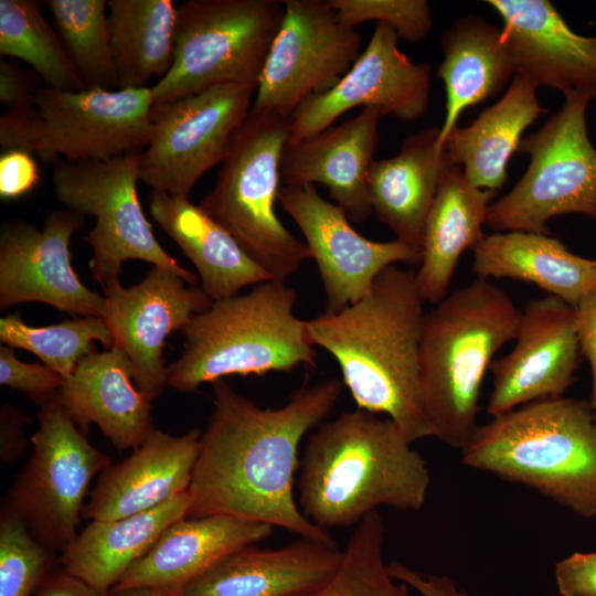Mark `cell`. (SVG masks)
<instances>
[{
	"instance_id": "cell-1",
	"label": "cell",
	"mask_w": 596,
	"mask_h": 596,
	"mask_svg": "<svg viewBox=\"0 0 596 596\" xmlns=\"http://www.w3.org/2000/svg\"><path fill=\"white\" fill-rule=\"evenodd\" d=\"M212 385L214 408L201 436L187 518L231 515L334 543L301 512L294 481L302 438L331 412L343 383L302 386L277 408L257 406L224 380Z\"/></svg>"
},
{
	"instance_id": "cell-2",
	"label": "cell",
	"mask_w": 596,
	"mask_h": 596,
	"mask_svg": "<svg viewBox=\"0 0 596 596\" xmlns=\"http://www.w3.org/2000/svg\"><path fill=\"white\" fill-rule=\"evenodd\" d=\"M423 304L416 272L393 265L359 301L306 320L311 344L338 362L358 408L385 414L412 444L433 436L421 392Z\"/></svg>"
},
{
	"instance_id": "cell-3",
	"label": "cell",
	"mask_w": 596,
	"mask_h": 596,
	"mask_svg": "<svg viewBox=\"0 0 596 596\" xmlns=\"http://www.w3.org/2000/svg\"><path fill=\"white\" fill-rule=\"evenodd\" d=\"M430 475L389 417L356 408L322 422L308 437L298 479V505L317 526L358 524L381 505L418 511Z\"/></svg>"
},
{
	"instance_id": "cell-4",
	"label": "cell",
	"mask_w": 596,
	"mask_h": 596,
	"mask_svg": "<svg viewBox=\"0 0 596 596\" xmlns=\"http://www.w3.org/2000/svg\"><path fill=\"white\" fill-rule=\"evenodd\" d=\"M461 459L581 517L596 515V419L589 402L549 397L492 416L473 429Z\"/></svg>"
},
{
	"instance_id": "cell-5",
	"label": "cell",
	"mask_w": 596,
	"mask_h": 596,
	"mask_svg": "<svg viewBox=\"0 0 596 596\" xmlns=\"http://www.w3.org/2000/svg\"><path fill=\"white\" fill-rule=\"evenodd\" d=\"M521 311L488 279L448 294L425 313L421 392L433 436L462 449L477 427L479 397L493 355L515 339Z\"/></svg>"
},
{
	"instance_id": "cell-6",
	"label": "cell",
	"mask_w": 596,
	"mask_h": 596,
	"mask_svg": "<svg viewBox=\"0 0 596 596\" xmlns=\"http://www.w3.org/2000/svg\"><path fill=\"white\" fill-rule=\"evenodd\" d=\"M296 290L272 279L219 301L183 329L181 355L168 366V385L183 393L230 375H264L316 365Z\"/></svg>"
},
{
	"instance_id": "cell-7",
	"label": "cell",
	"mask_w": 596,
	"mask_h": 596,
	"mask_svg": "<svg viewBox=\"0 0 596 596\" xmlns=\"http://www.w3.org/2000/svg\"><path fill=\"white\" fill-rule=\"evenodd\" d=\"M288 138V117L252 109L233 137L214 187L199 204L273 279L283 281L311 258L307 244L275 212Z\"/></svg>"
},
{
	"instance_id": "cell-8",
	"label": "cell",
	"mask_w": 596,
	"mask_h": 596,
	"mask_svg": "<svg viewBox=\"0 0 596 596\" xmlns=\"http://www.w3.org/2000/svg\"><path fill=\"white\" fill-rule=\"evenodd\" d=\"M151 86L63 91L42 86L32 103L0 117L3 151L23 150L44 162L109 160L142 151L151 132Z\"/></svg>"
},
{
	"instance_id": "cell-9",
	"label": "cell",
	"mask_w": 596,
	"mask_h": 596,
	"mask_svg": "<svg viewBox=\"0 0 596 596\" xmlns=\"http://www.w3.org/2000/svg\"><path fill=\"white\" fill-rule=\"evenodd\" d=\"M277 0H188L177 6L173 63L153 105L214 86L257 85L284 18Z\"/></svg>"
},
{
	"instance_id": "cell-10",
	"label": "cell",
	"mask_w": 596,
	"mask_h": 596,
	"mask_svg": "<svg viewBox=\"0 0 596 596\" xmlns=\"http://www.w3.org/2000/svg\"><path fill=\"white\" fill-rule=\"evenodd\" d=\"M592 94L573 92L538 131L518 148L530 163L517 184L493 201L486 225L498 232L547 234V222L578 213L596 220V148L587 135Z\"/></svg>"
},
{
	"instance_id": "cell-11",
	"label": "cell",
	"mask_w": 596,
	"mask_h": 596,
	"mask_svg": "<svg viewBox=\"0 0 596 596\" xmlns=\"http://www.w3.org/2000/svg\"><path fill=\"white\" fill-rule=\"evenodd\" d=\"M141 152L109 160L60 161L53 172L54 194L67 210L95 217V226L84 237L93 251L94 281L103 286L119 278L123 264L138 259L169 269L194 286L195 274L162 248L142 211L137 190Z\"/></svg>"
},
{
	"instance_id": "cell-12",
	"label": "cell",
	"mask_w": 596,
	"mask_h": 596,
	"mask_svg": "<svg viewBox=\"0 0 596 596\" xmlns=\"http://www.w3.org/2000/svg\"><path fill=\"white\" fill-rule=\"evenodd\" d=\"M29 460L15 477L6 504L51 551H63L77 535L84 500L109 456L94 447L60 398L42 406Z\"/></svg>"
},
{
	"instance_id": "cell-13",
	"label": "cell",
	"mask_w": 596,
	"mask_h": 596,
	"mask_svg": "<svg viewBox=\"0 0 596 596\" xmlns=\"http://www.w3.org/2000/svg\"><path fill=\"white\" fill-rule=\"evenodd\" d=\"M256 88L231 83L153 105L140 180L152 191L189 198L202 175L226 159Z\"/></svg>"
},
{
	"instance_id": "cell-14",
	"label": "cell",
	"mask_w": 596,
	"mask_h": 596,
	"mask_svg": "<svg viewBox=\"0 0 596 596\" xmlns=\"http://www.w3.org/2000/svg\"><path fill=\"white\" fill-rule=\"evenodd\" d=\"M284 18L260 73L252 109L289 115L334 86L361 54L362 38L328 0H284Z\"/></svg>"
},
{
	"instance_id": "cell-15",
	"label": "cell",
	"mask_w": 596,
	"mask_h": 596,
	"mask_svg": "<svg viewBox=\"0 0 596 596\" xmlns=\"http://www.w3.org/2000/svg\"><path fill=\"white\" fill-rule=\"evenodd\" d=\"M430 66L413 63L398 49L396 31L376 23L369 44L330 89L304 99L289 115L288 142L296 143L328 129L355 107L414 121L427 110Z\"/></svg>"
},
{
	"instance_id": "cell-16",
	"label": "cell",
	"mask_w": 596,
	"mask_h": 596,
	"mask_svg": "<svg viewBox=\"0 0 596 596\" xmlns=\"http://www.w3.org/2000/svg\"><path fill=\"white\" fill-rule=\"evenodd\" d=\"M278 201L302 232L317 264L327 312H338L365 297L387 267L419 265L421 252L405 242H375L362 236L344 210L324 200L313 185H283Z\"/></svg>"
},
{
	"instance_id": "cell-17",
	"label": "cell",
	"mask_w": 596,
	"mask_h": 596,
	"mask_svg": "<svg viewBox=\"0 0 596 596\" xmlns=\"http://www.w3.org/2000/svg\"><path fill=\"white\" fill-rule=\"evenodd\" d=\"M178 274L153 266L137 285L126 288L119 278L103 285L104 320L115 347L134 366V382L150 401L168 385L163 363L166 339L183 331L194 316L214 302L201 287L185 286Z\"/></svg>"
},
{
	"instance_id": "cell-18",
	"label": "cell",
	"mask_w": 596,
	"mask_h": 596,
	"mask_svg": "<svg viewBox=\"0 0 596 596\" xmlns=\"http://www.w3.org/2000/svg\"><path fill=\"white\" fill-rule=\"evenodd\" d=\"M79 214L52 211L43 230L10 221L0 232V308L39 301L82 317H104L106 301L92 291L71 264L70 241Z\"/></svg>"
},
{
	"instance_id": "cell-19",
	"label": "cell",
	"mask_w": 596,
	"mask_h": 596,
	"mask_svg": "<svg viewBox=\"0 0 596 596\" xmlns=\"http://www.w3.org/2000/svg\"><path fill=\"white\" fill-rule=\"evenodd\" d=\"M514 340L512 351L490 365L491 416L560 397L574 382L581 353L575 308L551 295L531 300L521 311Z\"/></svg>"
},
{
	"instance_id": "cell-20",
	"label": "cell",
	"mask_w": 596,
	"mask_h": 596,
	"mask_svg": "<svg viewBox=\"0 0 596 596\" xmlns=\"http://www.w3.org/2000/svg\"><path fill=\"white\" fill-rule=\"evenodd\" d=\"M514 72L536 87L596 97V36L575 33L547 0H488Z\"/></svg>"
},
{
	"instance_id": "cell-21",
	"label": "cell",
	"mask_w": 596,
	"mask_h": 596,
	"mask_svg": "<svg viewBox=\"0 0 596 596\" xmlns=\"http://www.w3.org/2000/svg\"><path fill=\"white\" fill-rule=\"evenodd\" d=\"M381 113L362 108L354 117L320 134L286 142L280 161L281 183L301 187L320 183L348 217L361 223L373 210L369 172L377 147Z\"/></svg>"
},
{
	"instance_id": "cell-22",
	"label": "cell",
	"mask_w": 596,
	"mask_h": 596,
	"mask_svg": "<svg viewBox=\"0 0 596 596\" xmlns=\"http://www.w3.org/2000/svg\"><path fill=\"white\" fill-rule=\"evenodd\" d=\"M202 433L180 436L153 429L132 454L100 475L83 510L85 519L114 520L155 509L189 490Z\"/></svg>"
},
{
	"instance_id": "cell-23",
	"label": "cell",
	"mask_w": 596,
	"mask_h": 596,
	"mask_svg": "<svg viewBox=\"0 0 596 596\" xmlns=\"http://www.w3.org/2000/svg\"><path fill=\"white\" fill-rule=\"evenodd\" d=\"M337 543L300 538L279 549L246 546L188 584L183 596H310L338 571Z\"/></svg>"
},
{
	"instance_id": "cell-24",
	"label": "cell",
	"mask_w": 596,
	"mask_h": 596,
	"mask_svg": "<svg viewBox=\"0 0 596 596\" xmlns=\"http://www.w3.org/2000/svg\"><path fill=\"white\" fill-rule=\"evenodd\" d=\"M274 526L231 515L183 518L169 525L151 549L111 589H183L231 554L268 538Z\"/></svg>"
},
{
	"instance_id": "cell-25",
	"label": "cell",
	"mask_w": 596,
	"mask_h": 596,
	"mask_svg": "<svg viewBox=\"0 0 596 596\" xmlns=\"http://www.w3.org/2000/svg\"><path fill=\"white\" fill-rule=\"evenodd\" d=\"M134 377L132 363L119 348L93 351L77 363L58 398L82 432L95 424L117 449H136L155 428L152 401Z\"/></svg>"
},
{
	"instance_id": "cell-26",
	"label": "cell",
	"mask_w": 596,
	"mask_h": 596,
	"mask_svg": "<svg viewBox=\"0 0 596 596\" xmlns=\"http://www.w3.org/2000/svg\"><path fill=\"white\" fill-rule=\"evenodd\" d=\"M440 127L404 139L392 158L374 160L369 172L373 213L396 238L422 254L425 222L441 177L450 164L439 146Z\"/></svg>"
},
{
	"instance_id": "cell-27",
	"label": "cell",
	"mask_w": 596,
	"mask_h": 596,
	"mask_svg": "<svg viewBox=\"0 0 596 596\" xmlns=\"http://www.w3.org/2000/svg\"><path fill=\"white\" fill-rule=\"evenodd\" d=\"M149 207L155 221L192 262L201 288L213 301L273 279L225 228L189 198L151 191Z\"/></svg>"
},
{
	"instance_id": "cell-28",
	"label": "cell",
	"mask_w": 596,
	"mask_h": 596,
	"mask_svg": "<svg viewBox=\"0 0 596 596\" xmlns=\"http://www.w3.org/2000/svg\"><path fill=\"white\" fill-rule=\"evenodd\" d=\"M471 251L477 278L532 283L573 308L596 289V260L575 255L547 234H485Z\"/></svg>"
},
{
	"instance_id": "cell-29",
	"label": "cell",
	"mask_w": 596,
	"mask_h": 596,
	"mask_svg": "<svg viewBox=\"0 0 596 596\" xmlns=\"http://www.w3.org/2000/svg\"><path fill=\"white\" fill-rule=\"evenodd\" d=\"M494 196V191L470 184L459 166L446 168L425 222L416 272L424 302L435 305L448 295L461 255L485 235L482 226Z\"/></svg>"
},
{
	"instance_id": "cell-30",
	"label": "cell",
	"mask_w": 596,
	"mask_h": 596,
	"mask_svg": "<svg viewBox=\"0 0 596 596\" xmlns=\"http://www.w3.org/2000/svg\"><path fill=\"white\" fill-rule=\"evenodd\" d=\"M190 491L137 514L93 520L61 552L64 572L109 595L128 568L141 558L173 522L187 518Z\"/></svg>"
},
{
	"instance_id": "cell-31",
	"label": "cell",
	"mask_w": 596,
	"mask_h": 596,
	"mask_svg": "<svg viewBox=\"0 0 596 596\" xmlns=\"http://www.w3.org/2000/svg\"><path fill=\"white\" fill-rule=\"evenodd\" d=\"M543 113L536 86L515 74L497 103L469 126L451 130L443 146L448 162L459 166L473 187L496 192L507 182V166L523 131Z\"/></svg>"
},
{
	"instance_id": "cell-32",
	"label": "cell",
	"mask_w": 596,
	"mask_h": 596,
	"mask_svg": "<svg viewBox=\"0 0 596 596\" xmlns=\"http://www.w3.org/2000/svg\"><path fill=\"white\" fill-rule=\"evenodd\" d=\"M443 62L437 77L446 89V115L439 146L457 127L461 113L502 91L515 72L501 30L480 17L456 19L440 39Z\"/></svg>"
},
{
	"instance_id": "cell-33",
	"label": "cell",
	"mask_w": 596,
	"mask_h": 596,
	"mask_svg": "<svg viewBox=\"0 0 596 596\" xmlns=\"http://www.w3.org/2000/svg\"><path fill=\"white\" fill-rule=\"evenodd\" d=\"M107 24L118 89L147 88L173 63L172 0H109Z\"/></svg>"
},
{
	"instance_id": "cell-34",
	"label": "cell",
	"mask_w": 596,
	"mask_h": 596,
	"mask_svg": "<svg viewBox=\"0 0 596 596\" xmlns=\"http://www.w3.org/2000/svg\"><path fill=\"white\" fill-rule=\"evenodd\" d=\"M35 0H0V55L28 63L46 86L83 91L86 86L57 32Z\"/></svg>"
},
{
	"instance_id": "cell-35",
	"label": "cell",
	"mask_w": 596,
	"mask_h": 596,
	"mask_svg": "<svg viewBox=\"0 0 596 596\" xmlns=\"http://www.w3.org/2000/svg\"><path fill=\"white\" fill-rule=\"evenodd\" d=\"M55 31L86 88L118 89L105 0H46Z\"/></svg>"
},
{
	"instance_id": "cell-36",
	"label": "cell",
	"mask_w": 596,
	"mask_h": 596,
	"mask_svg": "<svg viewBox=\"0 0 596 596\" xmlns=\"http://www.w3.org/2000/svg\"><path fill=\"white\" fill-rule=\"evenodd\" d=\"M0 341L12 349L34 353L43 364L57 372L65 381L77 363L93 352V342L106 349L114 344L104 318L79 317L46 327H31L18 313L0 319Z\"/></svg>"
},
{
	"instance_id": "cell-37",
	"label": "cell",
	"mask_w": 596,
	"mask_h": 596,
	"mask_svg": "<svg viewBox=\"0 0 596 596\" xmlns=\"http://www.w3.org/2000/svg\"><path fill=\"white\" fill-rule=\"evenodd\" d=\"M381 514L365 515L349 538L332 578L310 596H408L409 587L393 578L383 560Z\"/></svg>"
},
{
	"instance_id": "cell-38",
	"label": "cell",
	"mask_w": 596,
	"mask_h": 596,
	"mask_svg": "<svg viewBox=\"0 0 596 596\" xmlns=\"http://www.w3.org/2000/svg\"><path fill=\"white\" fill-rule=\"evenodd\" d=\"M53 551L4 503L0 512V596H31L44 583Z\"/></svg>"
},
{
	"instance_id": "cell-39",
	"label": "cell",
	"mask_w": 596,
	"mask_h": 596,
	"mask_svg": "<svg viewBox=\"0 0 596 596\" xmlns=\"http://www.w3.org/2000/svg\"><path fill=\"white\" fill-rule=\"evenodd\" d=\"M339 21L353 28L369 21L392 26L398 38L419 42L432 31L433 21L426 0H328Z\"/></svg>"
},
{
	"instance_id": "cell-40",
	"label": "cell",
	"mask_w": 596,
	"mask_h": 596,
	"mask_svg": "<svg viewBox=\"0 0 596 596\" xmlns=\"http://www.w3.org/2000/svg\"><path fill=\"white\" fill-rule=\"evenodd\" d=\"M64 383L47 365L22 362L12 348L0 347V384L23 393L40 407L57 398Z\"/></svg>"
},
{
	"instance_id": "cell-41",
	"label": "cell",
	"mask_w": 596,
	"mask_h": 596,
	"mask_svg": "<svg viewBox=\"0 0 596 596\" xmlns=\"http://www.w3.org/2000/svg\"><path fill=\"white\" fill-rule=\"evenodd\" d=\"M41 181L33 155L8 150L0 156V196L14 200L32 191Z\"/></svg>"
},
{
	"instance_id": "cell-42",
	"label": "cell",
	"mask_w": 596,
	"mask_h": 596,
	"mask_svg": "<svg viewBox=\"0 0 596 596\" xmlns=\"http://www.w3.org/2000/svg\"><path fill=\"white\" fill-rule=\"evenodd\" d=\"M554 574L562 596H596V551L572 553L556 563Z\"/></svg>"
},
{
	"instance_id": "cell-43",
	"label": "cell",
	"mask_w": 596,
	"mask_h": 596,
	"mask_svg": "<svg viewBox=\"0 0 596 596\" xmlns=\"http://www.w3.org/2000/svg\"><path fill=\"white\" fill-rule=\"evenodd\" d=\"M576 332L579 351L592 370L590 408L596 419V289L587 294L575 308Z\"/></svg>"
},
{
	"instance_id": "cell-44",
	"label": "cell",
	"mask_w": 596,
	"mask_h": 596,
	"mask_svg": "<svg viewBox=\"0 0 596 596\" xmlns=\"http://www.w3.org/2000/svg\"><path fill=\"white\" fill-rule=\"evenodd\" d=\"M387 570L393 578L414 588L422 596H469L444 575L421 573L398 562L389 563Z\"/></svg>"
},
{
	"instance_id": "cell-45",
	"label": "cell",
	"mask_w": 596,
	"mask_h": 596,
	"mask_svg": "<svg viewBox=\"0 0 596 596\" xmlns=\"http://www.w3.org/2000/svg\"><path fill=\"white\" fill-rule=\"evenodd\" d=\"M29 419L22 411L3 404L0 411V458L9 464L17 460L26 448L24 427Z\"/></svg>"
},
{
	"instance_id": "cell-46",
	"label": "cell",
	"mask_w": 596,
	"mask_h": 596,
	"mask_svg": "<svg viewBox=\"0 0 596 596\" xmlns=\"http://www.w3.org/2000/svg\"><path fill=\"white\" fill-rule=\"evenodd\" d=\"M36 91V89H35ZM35 91L28 75L18 65L0 61V100L10 107H22L32 103Z\"/></svg>"
},
{
	"instance_id": "cell-47",
	"label": "cell",
	"mask_w": 596,
	"mask_h": 596,
	"mask_svg": "<svg viewBox=\"0 0 596 596\" xmlns=\"http://www.w3.org/2000/svg\"><path fill=\"white\" fill-rule=\"evenodd\" d=\"M35 596H108L85 583L84 581L62 572L44 583L38 589Z\"/></svg>"
},
{
	"instance_id": "cell-48",
	"label": "cell",
	"mask_w": 596,
	"mask_h": 596,
	"mask_svg": "<svg viewBox=\"0 0 596 596\" xmlns=\"http://www.w3.org/2000/svg\"><path fill=\"white\" fill-rule=\"evenodd\" d=\"M108 596H183L181 589L140 587L110 592Z\"/></svg>"
}]
</instances>
